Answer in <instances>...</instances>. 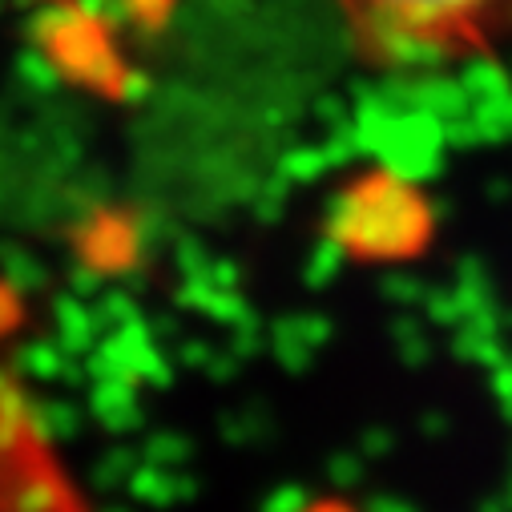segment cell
I'll return each instance as SVG.
<instances>
[{
  "instance_id": "1",
  "label": "cell",
  "mask_w": 512,
  "mask_h": 512,
  "mask_svg": "<svg viewBox=\"0 0 512 512\" xmlns=\"http://www.w3.org/2000/svg\"><path fill=\"white\" fill-rule=\"evenodd\" d=\"M363 53L383 61L480 49L512 17V0H339Z\"/></svg>"
},
{
  "instance_id": "2",
  "label": "cell",
  "mask_w": 512,
  "mask_h": 512,
  "mask_svg": "<svg viewBox=\"0 0 512 512\" xmlns=\"http://www.w3.org/2000/svg\"><path fill=\"white\" fill-rule=\"evenodd\" d=\"M33 41L45 49L57 73L73 81H93L101 65H109V53L101 49L97 21H85L77 9H49L33 21Z\"/></svg>"
},
{
  "instance_id": "3",
  "label": "cell",
  "mask_w": 512,
  "mask_h": 512,
  "mask_svg": "<svg viewBox=\"0 0 512 512\" xmlns=\"http://www.w3.org/2000/svg\"><path fill=\"white\" fill-rule=\"evenodd\" d=\"M0 275H5L17 291L41 287V267L29 259V254H21L17 246H0Z\"/></svg>"
},
{
  "instance_id": "4",
  "label": "cell",
  "mask_w": 512,
  "mask_h": 512,
  "mask_svg": "<svg viewBox=\"0 0 512 512\" xmlns=\"http://www.w3.org/2000/svg\"><path fill=\"white\" fill-rule=\"evenodd\" d=\"M25 323V291H17L5 275H0V335H9Z\"/></svg>"
}]
</instances>
